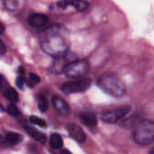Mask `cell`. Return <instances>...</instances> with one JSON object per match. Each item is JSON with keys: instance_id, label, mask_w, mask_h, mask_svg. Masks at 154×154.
<instances>
[{"instance_id": "e0dca14e", "label": "cell", "mask_w": 154, "mask_h": 154, "mask_svg": "<svg viewBox=\"0 0 154 154\" xmlns=\"http://www.w3.org/2000/svg\"><path fill=\"white\" fill-rule=\"evenodd\" d=\"M138 122H139V121H138V118H137L136 116H131V117H129V118L124 119V121L121 123V126L126 127V128L133 127V126H134Z\"/></svg>"}, {"instance_id": "ffe728a7", "label": "cell", "mask_w": 154, "mask_h": 154, "mask_svg": "<svg viewBox=\"0 0 154 154\" xmlns=\"http://www.w3.org/2000/svg\"><path fill=\"white\" fill-rule=\"evenodd\" d=\"M30 122L32 125H39L41 127H46L47 126V124H46V122L44 120H42V118H39L38 116H30Z\"/></svg>"}, {"instance_id": "3957f363", "label": "cell", "mask_w": 154, "mask_h": 154, "mask_svg": "<svg viewBox=\"0 0 154 154\" xmlns=\"http://www.w3.org/2000/svg\"><path fill=\"white\" fill-rule=\"evenodd\" d=\"M133 137L140 145H149L154 141V123L150 120H143L134 126Z\"/></svg>"}, {"instance_id": "7402d4cb", "label": "cell", "mask_w": 154, "mask_h": 154, "mask_svg": "<svg viewBox=\"0 0 154 154\" xmlns=\"http://www.w3.org/2000/svg\"><path fill=\"white\" fill-rule=\"evenodd\" d=\"M16 86H17V88H20V89H23V84H24V80H23V79L20 76V77H18L17 79H16Z\"/></svg>"}, {"instance_id": "5bb4252c", "label": "cell", "mask_w": 154, "mask_h": 154, "mask_svg": "<svg viewBox=\"0 0 154 154\" xmlns=\"http://www.w3.org/2000/svg\"><path fill=\"white\" fill-rule=\"evenodd\" d=\"M50 146L55 150H60L63 146V141L59 134H51L50 138Z\"/></svg>"}, {"instance_id": "277c9868", "label": "cell", "mask_w": 154, "mask_h": 154, "mask_svg": "<svg viewBox=\"0 0 154 154\" xmlns=\"http://www.w3.org/2000/svg\"><path fill=\"white\" fill-rule=\"evenodd\" d=\"M89 63L87 60H74L63 67V72L69 79H78L88 73Z\"/></svg>"}, {"instance_id": "52a82bcc", "label": "cell", "mask_w": 154, "mask_h": 154, "mask_svg": "<svg viewBox=\"0 0 154 154\" xmlns=\"http://www.w3.org/2000/svg\"><path fill=\"white\" fill-rule=\"evenodd\" d=\"M67 130L69 134V135L76 140L78 143H83L86 141V134L84 133V131L82 130V128L80 126H79L76 124H68L67 125Z\"/></svg>"}, {"instance_id": "7c38bea8", "label": "cell", "mask_w": 154, "mask_h": 154, "mask_svg": "<svg viewBox=\"0 0 154 154\" xmlns=\"http://www.w3.org/2000/svg\"><path fill=\"white\" fill-rule=\"evenodd\" d=\"M25 131L27 132V134L32 136L35 141L39 142L40 143H45L46 142V135L43 134L42 133L39 132L38 130H36L35 128L32 127V126H24Z\"/></svg>"}, {"instance_id": "9a60e30c", "label": "cell", "mask_w": 154, "mask_h": 154, "mask_svg": "<svg viewBox=\"0 0 154 154\" xmlns=\"http://www.w3.org/2000/svg\"><path fill=\"white\" fill-rule=\"evenodd\" d=\"M38 107L42 113H44L48 109V100H47V94L45 91H42L38 95Z\"/></svg>"}, {"instance_id": "30bf717a", "label": "cell", "mask_w": 154, "mask_h": 154, "mask_svg": "<svg viewBox=\"0 0 154 154\" xmlns=\"http://www.w3.org/2000/svg\"><path fill=\"white\" fill-rule=\"evenodd\" d=\"M51 101H52V105H53L54 108L59 113H60L62 116H66L69 114V106L63 98H61L58 96H53Z\"/></svg>"}, {"instance_id": "8fae6325", "label": "cell", "mask_w": 154, "mask_h": 154, "mask_svg": "<svg viewBox=\"0 0 154 154\" xmlns=\"http://www.w3.org/2000/svg\"><path fill=\"white\" fill-rule=\"evenodd\" d=\"M80 117V121L87 126H89V127H94L97 125V116L96 115L93 113V112H90V111H86V112H83L80 114L79 116Z\"/></svg>"}, {"instance_id": "603a6c76", "label": "cell", "mask_w": 154, "mask_h": 154, "mask_svg": "<svg viewBox=\"0 0 154 154\" xmlns=\"http://www.w3.org/2000/svg\"><path fill=\"white\" fill-rule=\"evenodd\" d=\"M6 52V47L5 43L0 40V55H3Z\"/></svg>"}, {"instance_id": "ac0fdd59", "label": "cell", "mask_w": 154, "mask_h": 154, "mask_svg": "<svg viewBox=\"0 0 154 154\" xmlns=\"http://www.w3.org/2000/svg\"><path fill=\"white\" fill-rule=\"evenodd\" d=\"M4 6L9 11H14L18 6L17 0H2Z\"/></svg>"}, {"instance_id": "d4e9b609", "label": "cell", "mask_w": 154, "mask_h": 154, "mask_svg": "<svg viewBox=\"0 0 154 154\" xmlns=\"http://www.w3.org/2000/svg\"><path fill=\"white\" fill-rule=\"evenodd\" d=\"M2 86H3V79H2V77L0 75V89L2 88Z\"/></svg>"}, {"instance_id": "ba28073f", "label": "cell", "mask_w": 154, "mask_h": 154, "mask_svg": "<svg viewBox=\"0 0 154 154\" xmlns=\"http://www.w3.org/2000/svg\"><path fill=\"white\" fill-rule=\"evenodd\" d=\"M49 23V17L44 14H32L28 18V23L34 28H41L45 26Z\"/></svg>"}, {"instance_id": "5b68a950", "label": "cell", "mask_w": 154, "mask_h": 154, "mask_svg": "<svg viewBox=\"0 0 154 154\" xmlns=\"http://www.w3.org/2000/svg\"><path fill=\"white\" fill-rule=\"evenodd\" d=\"M90 86H91V79L88 78H84L63 84L61 87V90L65 94L80 93L88 90Z\"/></svg>"}, {"instance_id": "2e32d148", "label": "cell", "mask_w": 154, "mask_h": 154, "mask_svg": "<svg viewBox=\"0 0 154 154\" xmlns=\"http://www.w3.org/2000/svg\"><path fill=\"white\" fill-rule=\"evenodd\" d=\"M4 96L5 97L9 100L10 102H13V103H16L19 99L18 97V93L16 92L15 89H14L13 88H6L5 91H4Z\"/></svg>"}, {"instance_id": "4fadbf2b", "label": "cell", "mask_w": 154, "mask_h": 154, "mask_svg": "<svg viewBox=\"0 0 154 154\" xmlns=\"http://www.w3.org/2000/svg\"><path fill=\"white\" fill-rule=\"evenodd\" d=\"M23 140V136L19 134L15 133H7L5 137V144L8 146H14L18 143H20Z\"/></svg>"}, {"instance_id": "9c48e42d", "label": "cell", "mask_w": 154, "mask_h": 154, "mask_svg": "<svg viewBox=\"0 0 154 154\" xmlns=\"http://www.w3.org/2000/svg\"><path fill=\"white\" fill-rule=\"evenodd\" d=\"M58 5L61 8H65L68 5L74 6L79 12H83L88 7V2L87 0H62L58 3Z\"/></svg>"}, {"instance_id": "44dd1931", "label": "cell", "mask_w": 154, "mask_h": 154, "mask_svg": "<svg viewBox=\"0 0 154 154\" xmlns=\"http://www.w3.org/2000/svg\"><path fill=\"white\" fill-rule=\"evenodd\" d=\"M40 81H41V79H40L39 76H37L34 73H30L29 74V80H28V82H29V86L30 87L35 86L36 84L40 83Z\"/></svg>"}, {"instance_id": "6da1fadb", "label": "cell", "mask_w": 154, "mask_h": 154, "mask_svg": "<svg viewBox=\"0 0 154 154\" xmlns=\"http://www.w3.org/2000/svg\"><path fill=\"white\" fill-rule=\"evenodd\" d=\"M97 86L106 94L114 97H122L126 93L125 85L119 77L113 73L102 75L97 82Z\"/></svg>"}, {"instance_id": "8992f818", "label": "cell", "mask_w": 154, "mask_h": 154, "mask_svg": "<svg viewBox=\"0 0 154 154\" xmlns=\"http://www.w3.org/2000/svg\"><path fill=\"white\" fill-rule=\"evenodd\" d=\"M131 110H132L131 106H124L118 107L116 109L105 112L104 114L101 115V119H102V121L108 123V124H116L119 120L125 117L130 113Z\"/></svg>"}, {"instance_id": "cb8c5ba5", "label": "cell", "mask_w": 154, "mask_h": 154, "mask_svg": "<svg viewBox=\"0 0 154 154\" xmlns=\"http://www.w3.org/2000/svg\"><path fill=\"white\" fill-rule=\"evenodd\" d=\"M5 25L0 22V34H2V33H4L5 32Z\"/></svg>"}, {"instance_id": "d6986e66", "label": "cell", "mask_w": 154, "mask_h": 154, "mask_svg": "<svg viewBox=\"0 0 154 154\" xmlns=\"http://www.w3.org/2000/svg\"><path fill=\"white\" fill-rule=\"evenodd\" d=\"M6 111L7 113L12 116H18L20 115V111L18 109V107L14 105V103L11 102L8 106H7V108H6Z\"/></svg>"}, {"instance_id": "7a4b0ae2", "label": "cell", "mask_w": 154, "mask_h": 154, "mask_svg": "<svg viewBox=\"0 0 154 154\" xmlns=\"http://www.w3.org/2000/svg\"><path fill=\"white\" fill-rule=\"evenodd\" d=\"M41 47L44 52L54 58L64 56L68 51L65 40L58 33H49L41 42Z\"/></svg>"}]
</instances>
